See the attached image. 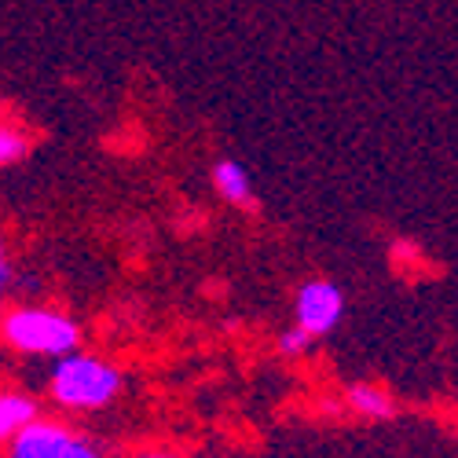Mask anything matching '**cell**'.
Here are the masks:
<instances>
[{
  "label": "cell",
  "mask_w": 458,
  "mask_h": 458,
  "mask_svg": "<svg viewBox=\"0 0 458 458\" xmlns=\"http://www.w3.org/2000/svg\"><path fill=\"white\" fill-rule=\"evenodd\" d=\"M118 393H122V374L96 356L70 352V356H59L52 367V396L70 411L106 407Z\"/></svg>",
  "instance_id": "6da1fadb"
},
{
  "label": "cell",
  "mask_w": 458,
  "mask_h": 458,
  "mask_svg": "<svg viewBox=\"0 0 458 458\" xmlns=\"http://www.w3.org/2000/svg\"><path fill=\"white\" fill-rule=\"evenodd\" d=\"M0 334L15 352L26 356H70L78 349L81 330L70 316L52 309H15L0 319Z\"/></svg>",
  "instance_id": "7a4b0ae2"
},
{
  "label": "cell",
  "mask_w": 458,
  "mask_h": 458,
  "mask_svg": "<svg viewBox=\"0 0 458 458\" xmlns=\"http://www.w3.org/2000/svg\"><path fill=\"white\" fill-rule=\"evenodd\" d=\"M341 316H345V293H341V286L327 283V279H312L304 283L293 297V327H301L309 337H323L330 334Z\"/></svg>",
  "instance_id": "3957f363"
},
{
  "label": "cell",
  "mask_w": 458,
  "mask_h": 458,
  "mask_svg": "<svg viewBox=\"0 0 458 458\" xmlns=\"http://www.w3.org/2000/svg\"><path fill=\"white\" fill-rule=\"evenodd\" d=\"M70 433L55 422H33L12 437V458H63L70 447Z\"/></svg>",
  "instance_id": "277c9868"
},
{
  "label": "cell",
  "mask_w": 458,
  "mask_h": 458,
  "mask_svg": "<svg viewBox=\"0 0 458 458\" xmlns=\"http://www.w3.org/2000/svg\"><path fill=\"white\" fill-rule=\"evenodd\" d=\"M213 183H216V191H220L224 202L242 206V209H253V180H250V173H246L242 162L220 158V162L213 165Z\"/></svg>",
  "instance_id": "5b68a950"
},
{
  "label": "cell",
  "mask_w": 458,
  "mask_h": 458,
  "mask_svg": "<svg viewBox=\"0 0 458 458\" xmlns=\"http://www.w3.org/2000/svg\"><path fill=\"white\" fill-rule=\"evenodd\" d=\"M37 418V403L19 393H0V440H12Z\"/></svg>",
  "instance_id": "8992f818"
},
{
  "label": "cell",
  "mask_w": 458,
  "mask_h": 458,
  "mask_svg": "<svg viewBox=\"0 0 458 458\" xmlns=\"http://www.w3.org/2000/svg\"><path fill=\"white\" fill-rule=\"evenodd\" d=\"M349 403H352V411H360L367 418H393V411H396L393 396L386 389H377V386H367V381H360V386L349 389Z\"/></svg>",
  "instance_id": "52a82bcc"
},
{
  "label": "cell",
  "mask_w": 458,
  "mask_h": 458,
  "mask_svg": "<svg viewBox=\"0 0 458 458\" xmlns=\"http://www.w3.org/2000/svg\"><path fill=\"white\" fill-rule=\"evenodd\" d=\"M26 150H30V136L12 122H0V169L22 162Z\"/></svg>",
  "instance_id": "ba28073f"
},
{
  "label": "cell",
  "mask_w": 458,
  "mask_h": 458,
  "mask_svg": "<svg viewBox=\"0 0 458 458\" xmlns=\"http://www.w3.org/2000/svg\"><path fill=\"white\" fill-rule=\"evenodd\" d=\"M309 345H312V337L304 334L301 327H290V330L279 334V352H283V356H301Z\"/></svg>",
  "instance_id": "9c48e42d"
},
{
  "label": "cell",
  "mask_w": 458,
  "mask_h": 458,
  "mask_svg": "<svg viewBox=\"0 0 458 458\" xmlns=\"http://www.w3.org/2000/svg\"><path fill=\"white\" fill-rule=\"evenodd\" d=\"M63 458H103V454L92 444H85V440H70V447H66Z\"/></svg>",
  "instance_id": "30bf717a"
},
{
  "label": "cell",
  "mask_w": 458,
  "mask_h": 458,
  "mask_svg": "<svg viewBox=\"0 0 458 458\" xmlns=\"http://www.w3.org/2000/svg\"><path fill=\"white\" fill-rule=\"evenodd\" d=\"M12 279V264H8V257H4V242H0V286H4Z\"/></svg>",
  "instance_id": "8fae6325"
},
{
  "label": "cell",
  "mask_w": 458,
  "mask_h": 458,
  "mask_svg": "<svg viewBox=\"0 0 458 458\" xmlns=\"http://www.w3.org/2000/svg\"><path fill=\"white\" fill-rule=\"evenodd\" d=\"M147 458H176V454H147Z\"/></svg>",
  "instance_id": "7c38bea8"
}]
</instances>
